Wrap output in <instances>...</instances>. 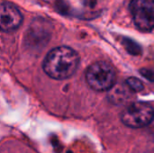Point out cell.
Here are the masks:
<instances>
[{
	"label": "cell",
	"instance_id": "6da1fadb",
	"mask_svg": "<svg viewBox=\"0 0 154 153\" xmlns=\"http://www.w3.org/2000/svg\"><path fill=\"white\" fill-rule=\"evenodd\" d=\"M79 63L78 53L65 46L51 50L46 56L42 68L45 73L54 79H65L71 77Z\"/></svg>",
	"mask_w": 154,
	"mask_h": 153
},
{
	"label": "cell",
	"instance_id": "7a4b0ae2",
	"mask_svg": "<svg viewBox=\"0 0 154 153\" xmlns=\"http://www.w3.org/2000/svg\"><path fill=\"white\" fill-rule=\"evenodd\" d=\"M86 79L92 89L96 91H106L115 86L116 73L110 63L106 61H97L88 69Z\"/></svg>",
	"mask_w": 154,
	"mask_h": 153
},
{
	"label": "cell",
	"instance_id": "3957f363",
	"mask_svg": "<svg viewBox=\"0 0 154 153\" xmlns=\"http://www.w3.org/2000/svg\"><path fill=\"white\" fill-rule=\"evenodd\" d=\"M153 117V108L150 105L143 102L131 104L121 115V119L124 124L131 128H142L148 126Z\"/></svg>",
	"mask_w": 154,
	"mask_h": 153
},
{
	"label": "cell",
	"instance_id": "277c9868",
	"mask_svg": "<svg viewBox=\"0 0 154 153\" xmlns=\"http://www.w3.org/2000/svg\"><path fill=\"white\" fill-rule=\"evenodd\" d=\"M130 9L138 29L146 32L153 29L154 0H132Z\"/></svg>",
	"mask_w": 154,
	"mask_h": 153
},
{
	"label": "cell",
	"instance_id": "5b68a950",
	"mask_svg": "<svg viewBox=\"0 0 154 153\" xmlns=\"http://www.w3.org/2000/svg\"><path fill=\"white\" fill-rule=\"evenodd\" d=\"M23 21L21 12L10 3L0 4V30L11 32L17 29Z\"/></svg>",
	"mask_w": 154,
	"mask_h": 153
},
{
	"label": "cell",
	"instance_id": "8992f818",
	"mask_svg": "<svg viewBox=\"0 0 154 153\" xmlns=\"http://www.w3.org/2000/svg\"><path fill=\"white\" fill-rule=\"evenodd\" d=\"M126 85L131 90L134 92H139L143 89V84L136 78H129L126 80Z\"/></svg>",
	"mask_w": 154,
	"mask_h": 153
},
{
	"label": "cell",
	"instance_id": "52a82bcc",
	"mask_svg": "<svg viewBox=\"0 0 154 153\" xmlns=\"http://www.w3.org/2000/svg\"><path fill=\"white\" fill-rule=\"evenodd\" d=\"M140 72L145 78L154 82V69H143L140 70Z\"/></svg>",
	"mask_w": 154,
	"mask_h": 153
}]
</instances>
